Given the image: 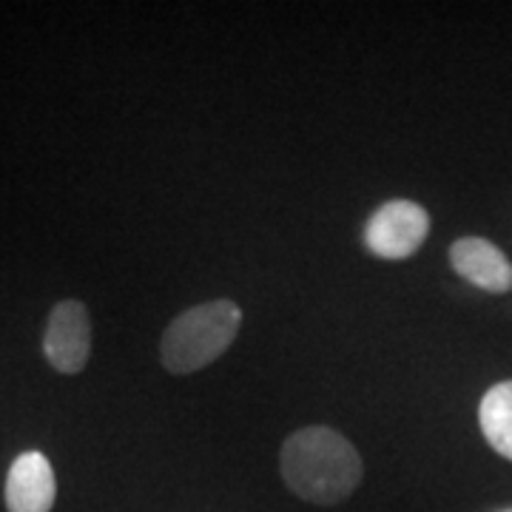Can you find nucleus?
I'll list each match as a JSON object with an SVG mask.
<instances>
[{"mask_svg":"<svg viewBox=\"0 0 512 512\" xmlns=\"http://www.w3.org/2000/svg\"><path fill=\"white\" fill-rule=\"evenodd\" d=\"M242 328V308L231 299L202 302L183 311L163 333L160 362L174 376H191L217 362Z\"/></svg>","mask_w":512,"mask_h":512,"instance_id":"nucleus-2","label":"nucleus"},{"mask_svg":"<svg viewBox=\"0 0 512 512\" xmlns=\"http://www.w3.org/2000/svg\"><path fill=\"white\" fill-rule=\"evenodd\" d=\"M279 470L296 498L319 507L350 498L365 476L356 447L325 424L291 433L279 453Z\"/></svg>","mask_w":512,"mask_h":512,"instance_id":"nucleus-1","label":"nucleus"},{"mask_svg":"<svg viewBox=\"0 0 512 512\" xmlns=\"http://www.w3.org/2000/svg\"><path fill=\"white\" fill-rule=\"evenodd\" d=\"M478 424L498 456L512 461V379L493 384L478 404Z\"/></svg>","mask_w":512,"mask_h":512,"instance_id":"nucleus-7","label":"nucleus"},{"mask_svg":"<svg viewBox=\"0 0 512 512\" xmlns=\"http://www.w3.org/2000/svg\"><path fill=\"white\" fill-rule=\"evenodd\" d=\"M43 353L49 365L63 376H74L89 365L92 353V322L83 302L66 299L55 305L49 316L46 336H43Z\"/></svg>","mask_w":512,"mask_h":512,"instance_id":"nucleus-4","label":"nucleus"},{"mask_svg":"<svg viewBox=\"0 0 512 512\" xmlns=\"http://www.w3.org/2000/svg\"><path fill=\"white\" fill-rule=\"evenodd\" d=\"M501 512H512V510H501Z\"/></svg>","mask_w":512,"mask_h":512,"instance_id":"nucleus-8","label":"nucleus"},{"mask_svg":"<svg viewBox=\"0 0 512 512\" xmlns=\"http://www.w3.org/2000/svg\"><path fill=\"white\" fill-rule=\"evenodd\" d=\"M450 265L461 279L487 293L512 291V262L484 237H461L450 245Z\"/></svg>","mask_w":512,"mask_h":512,"instance_id":"nucleus-6","label":"nucleus"},{"mask_svg":"<svg viewBox=\"0 0 512 512\" xmlns=\"http://www.w3.org/2000/svg\"><path fill=\"white\" fill-rule=\"evenodd\" d=\"M430 214L413 200H390L370 214L365 225L367 251L387 262H402L424 245Z\"/></svg>","mask_w":512,"mask_h":512,"instance_id":"nucleus-3","label":"nucleus"},{"mask_svg":"<svg viewBox=\"0 0 512 512\" xmlns=\"http://www.w3.org/2000/svg\"><path fill=\"white\" fill-rule=\"evenodd\" d=\"M57 498L55 470L49 458L37 450L20 453L6 476V510L52 512Z\"/></svg>","mask_w":512,"mask_h":512,"instance_id":"nucleus-5","label":"nucleus"}]
</instances>
